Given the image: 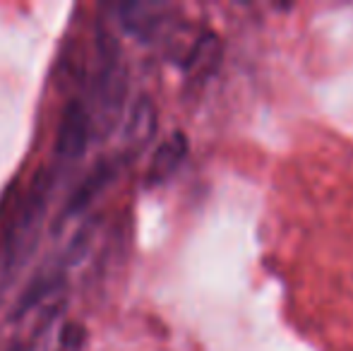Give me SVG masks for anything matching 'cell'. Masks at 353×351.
<instances>
[{"label":"cell","mask_w":353,"mask_h":351,"mask_svg":"<svg viewBox=\"0 0 353 351\" xmlns=\"http://www.w3.org/2000/svg\"><path fill=\"white\" fill-rule=\"evenodd\" d=\"M118 17L125 32L140 41H154L168 19V8L157 3H128L118 8Z\"/></svg>","instance_id":"obj_4"},{"label":"cell","mask_w":353,"mask_h":351,"mask_svg":"<svg viewBox=\"0 0 353 351\" xmlns=\"http://www.w3.org/2000/svg\"><path fill=\"white\" fill-rule=\"evenodd\" d=\"M94 128H97V121H94L92 106L79 97L68 99L61 113V123H58L56 147H53L58 164H74L82 159L92 142Z\"/></svg>","instance_id":"obj_2"},{"label":"cell","mask_w":353,"mask_h":351,"mask_svg":"<svg viewBox=\"0 0 353 351\" xmlns=\"http://www.w3.org/2000/svg\"><path fill=\"white\" fill-rule=\"evenodd\" d=\"M154 128H157V111L154 103L147 97H140L130 108V121H128V132L125 140L130 142V147H142L152 140Z\"/></svg>","instance_id":"obj_7"},{"label":"cell","mask_w":353,"mask_h":351,"mask_svg":"<svg viewBox=\"0 0 353 351\" xmlns=\"http://www.w3.org/2000/svg\"><path fill=\"white\" fill-rule=\"evenodd\" d=\"M188 157V137L181 130L171 132L161 145L154 150L152 161L147 166V185H159V183L168 181L178 171V166L185 161Z\"/></svg>","instance_id":"obj_5"},{"label":"cell","mask_w":353,"mask_h":351,"mask_svg":"<svg viewBox=\"0 0 353 351\" xmlns=\"http://www.w3.org/2000/svg\"><path fill=\"white\" fill-rule=\"evenodd\" d=\"M118 171H121V159H101L99 161V164L94 166V169L89 171V174L84 176L77 185H74V190L70 192L68 202L63 205L61 219L58 221H68V219H72V217L87 212L89 207L99 200V195L111 185L113 178L118 176Z\"/></svg>","instance_id":"obj_3"},{"label":"cell","mask_w":353,"mask_h":351,"mask_svg":"<svg viewBox=\"0 0 353 351\" xmlns=\"http://www.w3.org/2000/svg\"><path fill=\"white\" fill-rule=\"evenodd\" d=\"M97 56H99V68H97V77H94L92 111L97 126L108 130L121 118L128 82H125V66H123L121 48L113 41L111 34L103 32V29L99 32Z\"/></svg>","instance_id":"obj_1"},{"label":"cell","mask_w":353,"mask_h":351,"mask_svg":"<svg viewBox=\"0 0 353 351\" xmlns=\"http://www.w3.org/2000/svg\"><path fill=\"white\" fill-rule=\"evenodd\" d=\"M219 61V37L214 32H202L183 53V70L188 80H202L212 72Z\"/></svg>","instance_id":"obj_6"},{"label":"cell","mask_w":353,"mask_h":351,"mask_svg":"<svg viewBox=\"0 0 353 351\" xmlns=\"http://www.w3.org/2000/svg\"><path fill=\"white\" fill-rule=\"evenodd\" d=\"M84 344V330L82 325L70 323L61 330V337H58V347L56 351H82Z\"/></svg>","instance_id":"obj_8"}]
</instances>
